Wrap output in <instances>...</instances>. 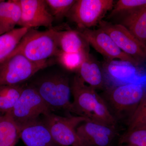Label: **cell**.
I'll use <instances>...</instances> for the list:
<instances>
[{
	"label": "cell",
	"mask_w": 146,
	"mask_h": 146,
	"mask_svg": "<svg viewBox=\"0 0 146 146\" xmlns=\"http://www.w3.org/2000/svg\"><path fill=\"white\" fill-rule=\"evenodd\" d=\"M73 113L92 121L117 126L101 96L96 90L87 85L78 75L71 84Z\"/></svg>",
	"instance_id": "cell-1"
},
{
	"label": "cell",
	"mask_w": 146,
	"mask_h": 146,
	"mask_svg": "<svg viewBox=\"0 0 146 146\" xmlns=\"http://www.w3.org/2000/svg\"><path fill=\"white\" fill-rule=\"evenodd\" d=\"M146 94L145 84L129 83L110 87L101 96L116 121L127 122Z\"/></svg>",
	"instance_id": "cell-2"
},
{
	"label": "cell",
	"mask_w": 146,
	"mask_h": 146,
	"mask_svg": "<svg viewBox=\"0 0 146 146\" xmlns=\"http://www.w3.org/2000/svg\"><path fill=\"white\" fill-rule=\"evenodd\" d=\"M58 31L52 28L44 31L29 29L9 56L20 54L35 62L46 61L50 58L56 56L60 51L58 45Z\"/></svg>",
	"instance_id": "cell-3"
},
{
	"label": "cell",
	"mask_w": 146,
	"mask_h": 146,
	"mask_svg": "<svg viewBox=\"0 0 146 146\" xmlns=\"http://www.w3.org/2000/svg\"><path fill=\"white\" fill-rule=\"evenodd\" d=\"M52 112L64 110L73 112L71 84L67 76L61 74L46 75L32 84Z\"/></svg>",
	"instance_id": "cell-4"
},
{
	"label": "cell",
	"mask_w": 146,
	"mask_h": 146,
	"mask_svg": "<svg viewBox=\"0 0 146 146\" xmlns=\"http://www.w3.org/2000/svg\"><path fill=\"white\" fill-rule=\"evenodd\" d=\"M49 63L32 61L20 54L10 56L0 63V85H20Z\"/></svg>",
	"instance_id": "cell-5"
},
{
	"label": "cell",
	"mask_w": 146,
	"mask_h": 146,
	"mask_svg": "<svg viewBox=\"0 0 146 146\" xmlns=\"http://www.w3.org/2000/svg\"><path fill=\"white\" fill-rule=\"evenodd\" d=\"M51 112L38 91L31 85L23 87L18 101L9 113L21 127Z\"/></svg>",
	"instance_id": "cell-6"
},
{
	"label": "cell",
	"mask_w": 146,
	"mask_h": 146,
	"mask_svg": "<svg viewBox=\"0 0 146 146\" xmlns=\"http://www.w3.org/2000/svg\"><path fill=\"white\" fill-rule=\"evenodd\" d=\"M54 141L59 146H84L76 128L88 120L80 116H60L50 112L43 116Z\"/></svg>",
	"instance_id": "cell-7"
},
{
	"label": "cell",
	"mask_w": 146,
	"mask_h": 146,
	"mask_svg": "<svg viewBox=\"0 0 146 146\" xmlns=\"http://www.w3.org/2000/svg\"><path fill=\"white\" fill-rule=\"evenodd\" d=\"M113 6L112 0H77L67 17L76 24L78 29H90L99 24Z\"/></svg>",
	"instance_id": "cell-8"
},
{
	"label": "cell",
	"mask_w": 146,
	"mask_h": 146,
	"mask_svg": "<svg viewBox=\"0 0 146 146\" xmlns=\"http://www.w3.org/2000/svg\"><path fill=\"white\" fill-rule=\"evenodd\" d=\"M100 29L108 33L115 44L126 54L140 63H146V46L126 28L121 24H113L102 21Z\"/></svg>",
	"instance_id": "cell-9"
},
{
	"label": "cell",
	"mask_w": 146,
	"mask_h": 146,
	"mask_svg": "<svg viewBox=\"0 0 146 146\" xmlns=\"http://www.w3.org/2000/svg\"><path fill=\"white\" fill-rule=\"evenodd\" d=\"M77 30L89 44L108 60H124L137 66L141 65L120 49L109 35L101 29H78Z\"/></svg>",
	"instance_id": "cell-10"
},
{
	"label": "cell",
	"mask_w": 146,
	"mask_h": 146,
	"mask_svg": "<svg viewBox=\"0 0 146 146\" xmlns=\"http://www.w3.org/2000/svg\"><path fill=\"white\" fill-rule=\"evenodd\" d=\"M117 127L87 120L77 127L84 146H112L117 138Z\"/></svg>",
	"instance_id": "cell-11"
},
{
	"label": "cell",
	"mask_w": 146,
	"mask_h": 146,
	"mask_svg": "<svg viewBox=\"0 0 146 146\" xmlns=\"http://www.w3.org/2000/svg\"><path fill=\"white\" fill-rule=\"evenodd\" d=\"M138 67L128 61L108 60L102 68L105 81L107 79L114 84V86L129 83L145 85L146 76L140 74Z\"/></svg>",
	"instance_id": "cell-12"
},
{
	"label": "cell",
	"mask_w": 146,
	"mask_h": 146,
	"mask_svg": "<svg viewBox=\"0 0 146 146\" xmlns=\"http://www.w3.org/2000/svg\"><path fill=\"white\" fill-rule=\"evenodd\" d=\"M22 15L18 25L34 29L39 27L51 28L54 19L45 0H20Z\"/></svg>",
	"instance_id": "cell-13"
},
{
	"label": "cell",
	"mask_w": 146,
	"mask_h": 146,
	"mask_svg": "<svg viewBox=\"0 0 146 146\" xmlns=\"http://www.w3.org/2000/svg\"><path fill=\"white\" fill-rule=\"evenodd\" d=\"M21 129L20 138L26 146H58L43 118L24 125Z\"/></svg>",
	"instance_id": "cell-14"
},
{
	"label": "cell",
	"mask_w": 146,
	"mask_h": 146,
	"mask_svg": "<svg viewBox=\"0 0 146 146\" xmlns=\"http://www.w3.org/2000/svg\"><path fill=\"white\" fill-rule=\"evenodd\" d=\"M77 72L84 82L96 90L104 87L105 81L102 68L90 54L86 56Z\"/></svg>",
	"instance_id": "cell-15"
},
{
	"label": "cell",
	"mask_w": 146,
	"mask_h": 146,
	"mask_svg": "<svg viewBox=\"0 0 146 146\" xmlns=\"http://www.w3.org/2000/svg\"><path fill=\"white\" fill-rule=\"evenodd\" d=\"M57 42L59 50L63 52H89V44L77 30L58 31Z\"/></svg>",
	"instance_id": "cell-16"
},
{
	"label": "cell",
	"mask_w": 146,
	"mask_h": 146,
	"mask_svg": "<svg viewBox=\"0 0 146 146\" xmlns=\"http://www.w3.org/2000/svg\"><path fill=\"white\" fill-rule=\"evenodd\" d=\"M120 24L146 46V7L124 16Z\"/></svg>",
	"instance_id": "cell-17"
},
{
	"label": "cell",
	"mask_w": 146,
	"mask_h": 146,
	"mask_svg": "<svg viewBox=\"0 0 146 146\" xmlns=\"http://www.w3.org/2000/svg\"><path fill=\"white\" fill-rule=\"evenodd\" d=\"M22 10L20 0L0 2V25L7 32L14 29L21 20Z\"/></svg>",
	"instance_id": "cell-18"
},
{
	"label": "cell",
	"mask_w": 146,
	"mask_h": 146,
	"mask_svg": "<svg viewBox=\"0 0 146 146\" xmlns=\"http://www.w3.org/2000/svg\"><path fill=\"white\" fill-rule=\"evenodd\" d=\"M21 127L9 113L0 119V146H15L20 138Z\"/></svg>",
	"instance_id": "cell-19"
},
{
	"label": "cell",
	"mask_w": 146,
	"mask_h": 146,
	"mask_svg": "<svg viewBox=\"0 0 146 146\" xmlns=\"http://www.w3.org/2000/svg\"><path fill=\"white\" fill-rule=\"evenodd\" d=\"M29 29L21 27L0 35V63L13 52Z\"/></svg>",
	"instance_id": "cell-20"
},
{
	"label": "cell",
	"mask_w": 146,
	"mask_h": 146,
	"mask_svg": "<svg viewBox=\"0 0 146 146\" xmlns=\"http://www.w3.org/2000/svg\"><path fill=\"white\" fill-rule=\"evenodd\" d=\"M23 89L20 85H0V114L4 115L11 112Z\"/></svg>",
	"instance_id": "cell-21"
},
{
	"label": "cell",
	"mask_w": 146,
	"mask_h": 146,
	"mask_svg": "<svg viewBox=\"0 0 146 146\" xmlns=\"http://www.w3.org/2000/svg\"><path fill=\"white\" fill-rule=\"evenodd\" d=\"M89 52H65L59 51L56 57L58 63L66 70L78 71Z\"/></svg>",
	"instance_id": "cell-22"
},
{
	"label": "cell",
	"mask_w": 146,
	"mask_h": 146,
	"mask_svg": "<svg viewBox=\"0 0 146 146\" xmlns=\"http://www.w3.org/2000/svg\"><path fill=\"white\" fill-rule=\"evenodd\" d=\"M119 144V145L146 146V126L128 128L120 136Z\"/></svg>",
	"instance_id": "cell-23"
},
{
	"label": "cell",
	"mask_w": 146,
	"mask_h": 146,
	"mask_svg": "<svg viewBox=\"0 0 146 146\" xmlns=\"http://www.w3.org/2000/svg\"><path fill=\"white\" fill-rule=\"evenodd\" d=\"M146 7V0H119L113 6L110 16L123 18L129 13Z\"/></svg>",
	"instance_id": "cell-24"
},
{
	"label": "cell",
	"mask_w": 146,
	"mask_h": 146,
	"mask_svg": "<svg viewBox=\"0 0 146 146\" xmlns=\"http://www.w3.org/2000/svg\"><path fill=\"white\" fill-rule=\"evenodd\" d=\"M49 10L54 19L61 20L67 17L76 2L75 0H45Z\"/></svg>",
	"instance_id": "cell-25"
},
{
	"label": "cell",
	"mask_w": 146,
	"mask_h": 146,
	"mask_svg": "<svg viewBox=\"0 0 146 146\" xmlns=\"http://www.w3.org/2000/svg\"><path fill=\"white\" fill-rule=\"evenodd\" d=\"M128 128L146 126V94L127 121Z\"/></svg>",
	"instance_id": "cell-26"
},
{
	"label": "cell",
	"mask_w": 146,
	"mask_h": 146,
	"mask_svg": "<svg viewBox=\"0 0 146 146\" xmlns=\"http://www.w3.org/2000/svg\"><path fill=\"white\" fill-rule=\"evenodd\" d=\"M6 32H7L5 31V30L0 25V35L5 33Z\"/></svg>",
	"instance_id": "cell-27"
},
{
	"label": "cell",
	"mask_w": 146,
	"mask_h": 146,
	"mask_svg": "<svg viewBox=\"0 0 146 146\" xmlns=\"http://www.w3.org/2000/svg\"><path fill=\"white\" fill-rule=\"evenodd\" d=\"M119 146H133L131 145H119Z\"/></svg>",
	"instance_id": "cell-28"
},
{
	"label": "cell",
	"mask_w": 146,
	"mask_h": 146,
	"mask_svg": "<svg viewBox=\"0 0 146 146\" xmlns=\"http://www.w3.org/2000/svg\"><path fill=\"white\" fill-rule=\"evenodd\" d=\"M2 114H0V119H1V117L2 116H3Z\"/></svg>",
	"instance_id": "cell-29"
},
{
	"label": "cell",
	"mask_w": 146,
	"mask_h": 146,
	"mask_svg": "<svg viewBox=\"0 0 146 146\" xmlns=\"http://www.w3.org/2000/svg\"><path fill=\"white\" fill-rule=\"evenodd\" d=\"M1 0H0V2H1Z\"/></svg>",
	"instance_id": "cell-30"
},
{
	"label": "cell",
	"mask_w": 146,
	"mask_h": 146,
	"mask_svg": "<svg viewBox=\"0 0 146 146\" xmlns=\"http://www.w3.org/2000/svg\"></svg>",
	"instance_id": "cell-31"
}]
</instances>
